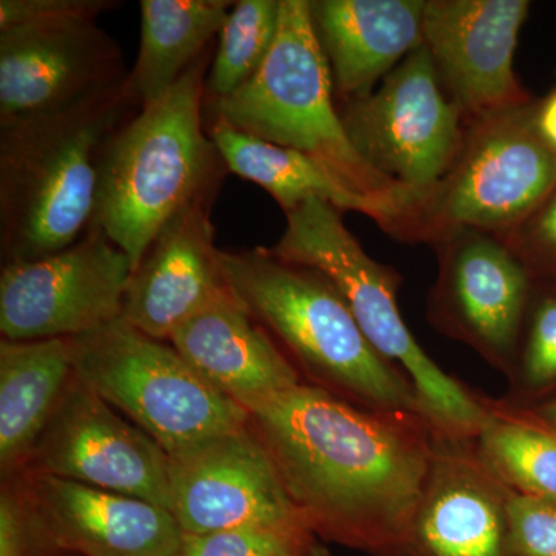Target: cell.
I'll use <instances>...</instances> for the list:
<instances>
[{"label": "cell", "instance_id": "1", "mask_svg": "<svg viewBox=\"0 0 556 556\" xmlns=\"http://www.w3.org/2000/svg\"><path fill=\"white\" fill-rule=\"evenodd\" d=\"M247 409L314 535L372 556L404 541L433 453L419 413L358 407L306 382Z\"/></svg>", "mask_w": 556, "mask_h": 556}, {"label": "cell", "instance_id": "2", "mask_svg": "<svg viewBox=\"0 0 556 556\" xmlns=\"http://www.w3.org/2000/svg\"><path fill=\"white\" fill-rule=\"evenodd\" d=\"M139 110L129 75L72 108L0 124L2 266L83 239L93 225L102 153Z\"/></svg>", "mask_w": 556, "mask_h": 556}, {"label": "cell", "instance_id": "3", "mask_svg": "<svg viewBox=\"0 0 556 556\" xmlns=\"http://www.w3.org/2000/svg\"><path fill=\"white\" fill-rule=\"evenodd\" d=\"M211 49L161 100L141 108L102 153L93 225L138 268L156 233L228 174L204 131Z\"/></svg>", "mask_w": 556, "mask_h": 556}, {"label": "cell", "instance_id": "4", "mask_svg": "<svg viewBox=\"0 0 556 556\" xmlns=\"http://www.w3.org/2000/svg\"><path fill=\"white\" fill-rule=\"evenodd\" d=\"M219 260L232 294L280 342L306 383L358 407L420 415L407 376L369 343L327 277L269 248L219 251Z\"/></svg>", "mask_w": 556, "mask_h": 556}, {"label": "cell", "instance_id": "5", "mask_svg": "<svg viewBox=\"0 0 556 556\" xmlns=\"http://www.w3.org/2000/svg\"><path fill=\"white\" fill-rule=\"evenodd\" d=\"M332 97L331 70L314 33L309 0H280L276 42L257 75L207 105L211 118L316 160L375 203L386 214L383 230L404 241L419 199L358 155Z\"/></svg>", "mask_w": 556, "mask_h": 556}, {"label": "cell", "instance_id": "6", "mask_svg": "<svg viewBox=\"0 0 556 556\" xmlns=\"http://www.w3.org/2000/svg\"><path fill=\"white\" fill-rule=\"evenodd\" d=\"M285 215L287 228L270 252L331 281L369 343L407 376L434 431L477 438L486 419L485 396L445 372L417 343L399 311L396 270L369 257L332 204L308 200Z\"/></svg>", "mask_w": 556, "mask_h": 556}, {"label": "cell", "instance_id": "7", "mask_svg": "<svg viewBox=\"0 0 556 556\" xmlns=\"http://www.w3.org/2000/svg\"><path fill=\"white\" fill-rule=\"evenodd\" d=\"M73 371L98 396L181 457L249 424L247 408L218 393L164 340L123 318L72 339Z\"/></svg>", "mask_w": 556, "mask_h": 556}, {"label": "cell", "instance_id": "8", "mask_svg": "<svg viewBox=\"0 0 556 556\" xmlns=\"http://www.w3.org/2000/svg\"><path fill=\"white\" fill-rule=\"evenodd\" d=\"M536 101L467 123L455 163L417 201L405 241L434 244L475 229L508 236L556 186V150L541 137Z\"/></svg>", "mask_w": 556, "mask_h": 556}, {"label": "cell", "instance_id": "9", "mask_svg": "<svg viewBox=\"0 0 556 556\" xmlns=\"http://www.w3.org/2000/svg\"><path fill=\"white\" fill-rule=\"evenodd\" d=\"M340 118L358 155L417 199L447 174L467 129L426 46L405 58L378 90L345 102Z\"/></svg>", "mask_w": 556, "mask_h": 556}, {"label": "cell", "instance_id": "10", "mask_svg": "<svg viewBox=\"0 0 556 556\" xmlns=\"http://www.w3.org/2000/svg\"><path fill=\"white\" fill-rule=\"evenodd\" d=\"M433 247L439 265L428 318L510 380L535 298V278L506 241L492 233L453 230Z\"/></svg>", "mask_w": 556, "mask_h": 556}, {"label": "cell", "instance_id": "11", "mask_svg": "<svg viewBox=\"0 0 556 556\" xmlns=\"http://www.w3.org/2000/svg\"><path fill=\"white\" fill-rule=\"evenodd\" d=\"M130 274L127 255L94 226L58 254L2 266V339H75L112 325Z\"/></svg>", "mask_w": 556, "mask_h": 556}, {"label": "cell", "instance_id": "12", "mask_svg": "<svg viewBox=\"0 0 556 556\" xmlns=\"http://www.w3.org/2000/svg\"><path fill=\"white\" fill-rule=\"evenodd\" d=\"M169 468L170 457L159 442L73 375L22 471L70 479L172 511Z\"/></svg>", "mask_w": 556, "mask_h": 556}, {"label": "cell", "instance_id": "13", "mask_svg": "<svg viewBox=\"0 0 556 556\" xmlns=\"http://www.w3.org/2000/svg\"><path fill=\"white\" fill-rule=\"evenodd\" d=\"M527 0H426L422 35L466 123L532 101L515 73Z\"/></svg>", "mask_w": 556, "mask_h": 556}, {"label": "cell", "instance_id": "14", "mask_svg": "<svg viewBox=\"0 0 556 556\" xmlns=\"http://www.w3.org/2000/svg\"><path fill=\"white\" fill-rule=\"evenodd\" d=\"M510 490L482 456L477 438L434 431L430 467L407 535L387 556H514Z\"/></svg>", "mask_w": 556, "mask_h": 556}, {"label": "cell", "instance_id": "15", "mask_svg": "<svg viewBox=\"0 0 556 556\" xmlns=\"http://www.w3.org/2000/svg\"><path fill=\"white\" fill-rule=\"evenodd\" d=\"M129 75L98 21L0 31V124L72 108Z\"/></svg>", "mask_w": 556, "mask_h": 556}, {"label": "cell", "instance_id": "16", "mask_svg": "<svg viewBox=\"0 0 556 556\" xmlns=\"http://www.w3.org/2000/svg\"><path fill=\"white\" fill-rule=\"evenodd\" d=\"M172 514L185 535L251 525H305L252 427L170 457Z\"/></svg>", "mask_w": 556, "mask_h": 556}, {"label": "cell", "instance_id": "17", "mask_svg": "<svg viewBox=\"0 0 556 556\" xmlns=\"http://www.w3.org/2000/svg\"><path fill=\"white\" fill-rule=\"evenodd\" d=\"M214 201H193L177 212L131 270L121 318L149 338L169 342L181 325L229 291L215 247Z\"/></svg>", "mask_w": 556, "mask_h": 556}, {"label": "cell", "instance_id": "18", "mask_svg": "<svg viewBox=\"0 0 556 556\" xmlns=\"http://www.w3.org/2000/svg\"><path fill=\"white\" fill-rule=\"evenodd\" d=\"M20 478L42 525L76 556H175L185 540L169 508L50 475Z\"/></svg>", "mask_w": 556, "mask_h": 556}, {"label": "cell", "instance_id": "19", "mask_svg": "<svg viewBox=\"0 0 556 556\" xmlns=\"http://www.w3.org/2000/svg\"><path fill=\"white\" fill-rule=\"evenodd\" d=\"M169 343L208 386L243 408L303 382L273 336L230 289L181 325Z\"/></svg>", "mask_w": 556, "mask_h": 556}, {"label": "cell", "instance_id": "20", "mask_svg": "<svg viewBox=\"0 0 556 556\" xmlns=\"http://www.w3.org/2000/svg\"><path fill=\"white\" fill-rule=\"evenodd\" d=\"M426 0H309L334 93L361 100L424 46Z\"/></svg>", "mask_w": 556, "mask_h": 556}, {"label": "cell", "instance_id": "21", "mask_svg": "<svg viewBox=\"0 0 556 556\" xmlns=\"http://www.w3.org/2000/svg\"><path fill=\"white\" fill-rule=\"evenodd\" d=\"M73 375L72 339L0 342V470L16 477Z\"/></svg>", "mask_w": 556, "mask_h": 556}, {"label": "cell", "instance_id": "22", "mask_svg": "<svg viewBox=\"0 0 556 556\" xmlns=\"http://www.w3.org/2000/svg\"><path fill=\"white\" fill-rule=\"evenodd\" d=\"M207 134L228 172L265 189L285 214L308 200H321L342 212H361L386 229V214L375 203L346 188L316 160L298 150L252 137L219 118L211 119Z\"/></svg>", "mask_w": 556, "mask_h": 556}, {"label": "cell", "instance_id": "23", "mask_svg": "<svg viewBox=\"0 0 556 556\" xmlns=\"http://www.w3.org/2000/svg\"><path fill=\"white\" fill-rule=\"evenodd\" d=\"M232 0H142L131 86L141 108L161 100L212 47Z\"/></svg>", "mask_w": 556, "mask_h": 556}, {"label": "cell", "instance_id": "24", "mask_svg": "<svg viewBox=\"0 0 556 556\" xmlns=\"http://www.w3.org/2000/svg\"><path fill=\"white\" fill-rule=\"evenodd\" d=\"M485 404L477 442L486 463L515 492L556 504V430L511 402Z\"/></svg>", "mask_w": 556, "mask_h": 556}, {"label": "cell", "instance_id": "25", "mask_svg": "<svg viewBox=\"0 0 556 556\" xmlns=\"http://www.w3.org/2000/svg\"><path fill=\"white\" fill-rule=\"evenodd\" d=\"M278 22L280 0L233 3L208 67L206 104L225 100L257 75L276 42Z\"/></svg>", "mask_w": 556, "mask_h": 556}, {"label": "cell", "instance_id": "26", "mask_svg": "<svg viewBox=\"0 0 556 556\" xmlns=\"http://www.w3.org/2000/svg\"><path fill=\"white\" fill-rule=\"evenodd\" d=\"M510 382L515 405L556 390V283L533 298Z\"/></svg>", "mask_w": 556, "mask_h": 556}, {"label": "cell", "instance_id": "27", "mask_svg": "<svg viewBox=\"0 0 556 556\" xmlns=\"http://www.w3.org/2000/svg\"><path fill=\"white\" fill-rule=\"evenodd\" d=\"M317 543L305 525H251L185 535L175 556H305Z\"/></svg>", "mask_w": 556, "mask_h": 556}, {"label": "cell", "instance_id": "28", "mask_svg": "<svg viewBox=\"0 0 556 556\" xmlns=\"http://www.w3.org/2000/svg\"><path fill=\"white\" fill-rule=\"evenodd\" d=\"M0 493V556H76L42 525L20 475L2 479Z\"/></svg>", "mask_w": 556, "mask_h": 556}, {"label": "cell", "instance_id": "29", "mask_svg": "<svg viewBox=\"0 0 556 556\" xmlns=\"http://www.w3.org/2000/svg\"><path fill=\"white\" fill-rule=\"evenodd\" d=\"M538 283H556V186L536 211L503 237Z\"/></svg>", "mask_w": 556, "mask_h": 556}, {"label": "cell", "instance_id": "30", "mask_svg": "<svg viewBox=\"0 0 556 556\" xmlns=\"http://www.w3.org/2000/svg\"><path fill=\"white\" fill-rule=\"evenodd\" d=\"M508 536L514 556H556V504L510 490Z\"/></svg>", "mask_w": 556, "mask_h": 556}, {"label": "cell", "instance_id": "31", "mask_svg": "<svg viewBox=\"0 0 556 556\" xmlns=\"http://www.w3.org/2000/svg\"><path fill=\"white\" fill-rule=\"evenodd\" d=\"M116 0H0V31L30 25L98 21L118 9Z\"/></svg>", "mask_w": 556, "mask_h": 556}, {"label": "cell", "instance_id": "32", "mask_svg": "<svg viewBox=\"0 0 556 556\" xmlns=\"http://www.w3.org/2000/svg\"><path fill=\"white\" fill-rule=\"evenodd\" d=\"M536 127L541 137L556 150V87L535 105Z\"/></svg>", "mask_w": 556, "mask_h": 556}, {"label": "cell", "instance_id": "33", "mask_svg": "<svg viewBox=\"0 0 556 556\" xmlns=\"http://www.w3.org/2000/svg\"><path fill=\"white\" fill-rule=\"evenodd\" d=\"M526 408L535 419L543 422L544 426L554 428L556 430V396L548 397L547 401L541 402V404L530 405Z\"/></svg>", "mask_w": 556, "mask_h": 556}, {"label": "cell", "instance_id": "34", "mask_svg": "<svg viewBox=\"0 0 556 556\" xmlns=\"http://www.w3.org/2000/svg\"><path fill=\"white\" fill-rule=\"evenodd\" d=\"M305 556H329V552L327 551V547H325L324 544H321L320 541H318L316 546L311 548L308 554H306Z\"/></svg>", "mask_w": 556, "mask_h": 556}]
</instances>
